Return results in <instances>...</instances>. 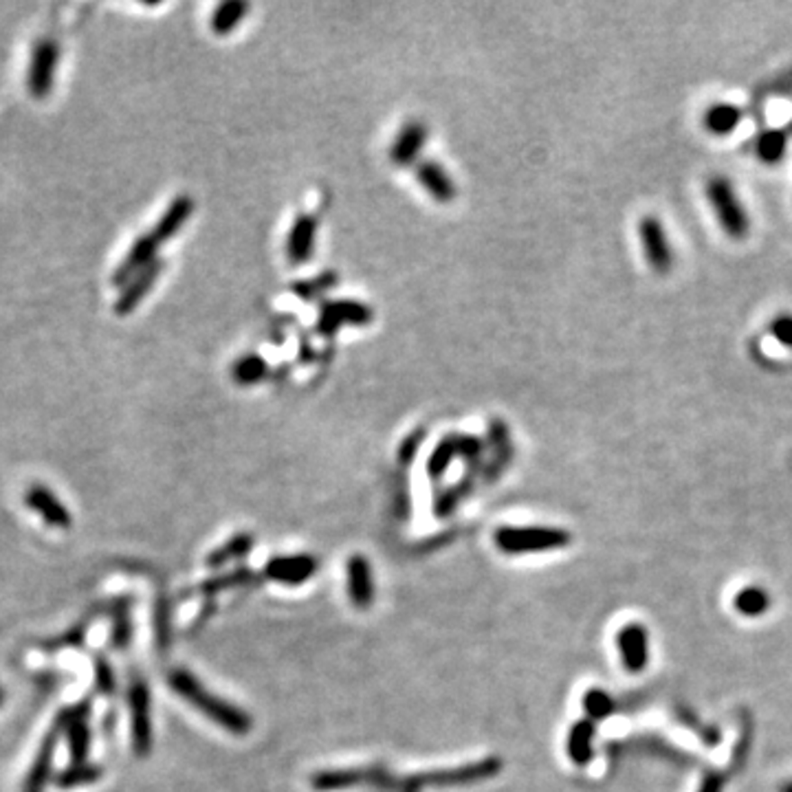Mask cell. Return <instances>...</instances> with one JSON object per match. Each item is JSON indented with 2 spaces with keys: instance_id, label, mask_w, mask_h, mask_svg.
I'll return each mask as SVG.
<instances>
[{
  "instance_id": "cb8c5ba5",
  "label": "cell",
  "mask_w": 792,
  "mask_h": 792,
  "mask_svg": "<svg viewBox=\"0 0 792 792\" xmlns=\"http://www.w3.org/2000/svg\"><path fill=\"white\" fill-rule=\"evenodd\" d=\"M458 458L465 462V478L476 482L482 476L487 462V442L485 438L473 434H456Z\"/></svg>"
},
{
  "instance_id": "4fadbf2b",
  "label": "cell",
  "mask_w": 792,
  "mask_h": 792,
  "mask_svg": "<svg viewBox=\"0 0 792 792\" xmlns=\"http://www.w3.org/2000/svg\"><path fill=\"white\" fill-rule=\"evenodd\" d=\"M163 269H166V260H163V258H157L150 267H146L139 276H134L132 280L122 288V293H119L117 302H114V313L122 317L131 315L134 308L146 300L148 293L152 291L154 284H157L159 278H161Z\"/></svg>"
},
{
  "instance_id": "2e32d148",
  "label": "cell",
  "mask_w": 792,
  "mask_h": 792,
  "mask_svg": "<svg viewBox=\"0 0 792 792\" xmlns=\"http://www.w3.org/2000/svg\"><path fill=\"white\" fill-rule=\"evenodd\" d=\"M427 126L421 119H410L401 126L395 143L390 148V161L398 168L412 166L418 161V154L423 152L427 143Z\"/></svg>"
},
{
  "instance_id": "7bdbcfd3",
  "label": "cell",
  "mask_w": 792,
  "mask_h": 792,
  "mask_svg": "<svg viewBox=\"0 0 792 792\" xmlns=\"http://www.w3.org/2000/svg\"><path fill=\"white\" fill-rule=\"evenodd\" d=\"M3 698H5V696H3V691H0V705H3Z\"/></svg>"
},
{
  "instance_id": "8fae6325",
  "label": "cell",
  "mask_w": 792,
  "mask_h": 792,
  "mask_svg": "<svg viewBox=\"0 0 792 792\" xmlns=\"http://www.w3.org/2000/svg\"><path fill=\"white\" fill-rule=\"evenodd\" d=\"M639 236L642 253H645V260L650 264V269H654L656 273H667L674 264V251H671L669 241H667V233L662 223L656 216H645L639 223Z\"/></svg>"
},
{
  "instance_id": "f1b7e54d",
  "label": "cell",
  "mask_w": 792,
  "mask_h": 792,
  "mask_svg": "<svg viewBox=\"0 0 792 792\" xmlns=\"http://www.w3.org/2000/svg\"><path fill=\"white\" fill-rule=\"evenodd\" d=\"M456 458H458L456 434L442 436L441 441H438V445L432 450L430 458H427V476H430L432 480H441Z\"/></svg>"
},
{
  "instance_id": "6da1fadb",
  "label": "cell",
  "mask_w": 792,
  "mask_h": 792,
  "mask_svg": "<svg viewBox=\"0 0 792 792\" xmlns=\"http://www.w3.org/2000/svg\"><path fill=\"white\" fill-rule=\"evenodd\" d=\"M168 682H170L174 694H178L183 700H187L194 709L201 711L207 720H212L214 724L221 726L223 731L238 737L251 733L253 717L249 715L247 711H242L241 706L233 705V702L207 691L205 685H203L196 676L189 674L187 669H174L172 674L168 676Z\"/></svg>"
},
{
  "instance_id": "60d3db41",
  "label": "cell",
  "mask_w": 792,
  "mask_h": 792,
  "mask_svg": "<svg viewBox=\"0 0 792 792\" xmlns=\"http://www.w3.org/2000/svg\"><path fill=\"white\" fill-rule=\"evenodd\" d=\"M720 790H722L720 777H714V779L705 781V786H702L700 792H720Z\"/></svg>"
},
{
  "instance_id": "ba28073f",
  "label": "cell",
  "mask_w": 792,
  "mask_h": 792,
  "mask_svg": "<svg viewBox=\"0 0 792 792\" xmlns=\"http://www.w3.org/2000/svg\"><path fill=\"white\" fill-rule=\"evenodd\" d=\"M487 447H489V458L485 462V469H482V482L491 485L497 478L502 476L515 456V447H513L511 430L502 418H491L489 427H487Z\"/></svg>"
},
{
  "instance_id": "7402d4cb",
  "label": "cell",
  "mask_w": 792,
  "mask_h": 792,
  "mask_svg": "<svg viewBox=\"0 0 792 792\" xmlns=\"http://www.w3.org/2000/svg\"><path fill=\"white\" fill-rule=\"evenodd\" d=\"M595 722L584 720L575 722L572 729L568 731V740H566V751L568 757L575 766H586L590 764L592 757H595V749H592V740H595Z\"/></svg>"
},
{
  "instance_id": "5bb4252c",
  "label": "cell",
  "mask_w": 792,
  "mask_h": 792,
  "mask_svg": "<svg viewBox=\"0 0 792 792\" xmlns=\"http://www.w3.org/2000/svg\"><path fill=\"white\" fill-rule=\"evenodd\" d=\"M157 251H159V242L154 241L152 233H146V236H139L137 241L132 242V247L128 249L126 258H123L122 264L114 269L113 273V284L117 288H123L128 282L132 280L134 276L143 271L146 267L157 260Z\"/></svg>"
},
{
  "instance_id": "d6a6232c",
  "label": "cell",
  "mask_w": 792,
  "mask_h": 792,
  "mask_svg": "<svg viewBox=\"0 0 792 792\" xmlns=\"http://www.w3.org/2000/svg\"><path fill=\"white\" fill-rule=\"evenodd\" d=\"M253 579H256L253 570H249V568H236V570L227 572V575L214 577V579L203 581V584L198 586V592H201V595H207L209 596V595H216V592L229 590V587L247 586L249 581H253Z\"/></svg>"
},
{
  "instance_id": "83f0119b",
  "label": "cell",
  "mask_w": 792,
  "mask_h": 792,
  "mask_svg": "<svg viewBox=\"0 0 792 792\" xmlns=\"http://www.w3.org/2000/svg\"><path fill=\"white\" fill-rule=\"evenodd\" d=\"M740 119H742L740 108L733 106V104H714V106L705 113V126L711 134L722 137V134L733 132L737 123H740Z\"/></svg>"
},
{
  "instance_id": "603a6c76",
  "label": "cell",
  "mask_w": 792,
  "mask_h": 792,
  "mask_svg": "<svg viewBox=\"0 0 792 792\" xmlns=\"http://www.w3.org/2000/svg\"><path fill=\"white\" fill-rule=\"evenodd\" d=\"M313 790L317 792H341L366 786V773L363 769H335L320 770L311 777Z\"/></svg>"
},
{
  "instance_id": "4316f807",
  "label": "cell",
  "mask_w": 792,
  "mask_h": 792,
  "mask_svg": "<svg viewBox=\"0 0 792 792\" xmlns=\"http://www.w3.org/2000/svg\"><path fill=\"white\" fill-rule=\"evenodd\" d=\"M473 487H476V482L469 480V478H462V480L456 482V485L438 489L434 496V515L438 520H447V517H451L453 511L460 506V502L465 500L469 493H473Z\"/></svg>"
},
{
  "instance_id": "f546056e",
  "label": "cell",
  "mask_w": 792,
  "mask_h": 792,
  "mask_svg": "<svg viewBox=\"0 0 792 792\" xmlns=\"http://www.w3.org/2000/svg\"><path fill=\"white\" fill-rule=\"evenodd\" d=\"M786 146H788V139H786L784 131H764L757 137L755 141V154L761 163H769L775 166L784 159Z\"/></svg>"
},
{
  "instance_id": "3957f363",
  "label": "cell",
  "mask_w": 792,
  "mask_h": 792,
  "mask_svg": "<svg viewBox=\"0 0 792 792\" xmlns=\"http://www.w3.org/2000/svg\"><path fill=\"white\" fill-rule=\"evenodd\" d=\"M706 198H709L711 207H714L715 218L720 221L722 229H724L726 236L744 238L751 229L749 214H746L744 205L737 198L733 186H731L729 178L724 177H714L706 183Z\"/></svg>"
},
{
  "instance_id": "ac0fdd59",
  "label": "cell",
  "mask_w": 792,
  "mask_h": 792,
  "mask_svg": "<svg viewBox=\"0 0 792 792\" xmlns=\"http://www.w3.org/2000/svg\"><path fill=\"white\" fill-rule=\"evenodd\" d=\"M616 642H619L623 665H625V669L630 674H639V671L645 669L647 660H650L645 627L639 625V623H630V625L621 627Z\"/></svg>"
},
{
  "instance_id": "52a82bcc",
  "label": "cell",
  "mask_w": 792,
  "mask_h": 792,
  "mask_svg": "<svg viewBox=\"0 0 792 792\" xmlns=\"http://www.w3.org/2000/svg\"><path fill=\"white\" fill-rule=\"evenodd\" d=\"M128 702H131V720H132V749L139 757H148L152 751V709H150V689L146 680L134 678L128 689Z\"/></svg>"
},
{
  "instance_id": "ffe728a7",
  "label": "cell",
  "mask_w": 792,
  "mask_h": 792,
  "mask_svg": "<svg viewBox=\"0 0 792 792\" xmlns=\"http://www.w3.org/2000/svg\"><path fill=\"white\" fill-rule=\"evenodd\" d=\"M192 212H194V201L187 196V194H181V196L174 198L166 212H163V216L157 221V225L152 227L154 241H157L159 245H163V242H168L170 238L177 236V233L186 227Z\"/></svg>"
},
{
  "instance_id": "74e56055",
  "label": "cell",
  "mask_w": 792,
  "mask_h": 792,
  "mask_svg": "<svg viewBox=\"0 0 792 792\" xmlns=\"http://www.w3.org/2000/svg\"><path fill=\"white\" fill-rule=\"evenodd\" d=\"M425 436H427V432L423 430V427H418V430L412 432V434H407L405 438H403V442L398 445V453H396L398 465L407 467L414 462L416 453H418V450H421V442L425 441Z\"/></svg>"
},
{
  "instance_id": "9c48e42d",
  "label": "cell",
  "mask_w": 792,
  "mask_h": 792,
  "mask_svg": "<svg viewBox=\"0 0 792 792\" xmlns=\"http://www.w3.org/2000/svg\"><path fill=\"white\" fill-rule=\"evenodd\" d=\"M320 570V561L313 555L300 552V555H280L271 557V560L264 564L262 575L269 581L280 586H302L311 579L315 572Z\"/></svg>"
},
{
  "instance_id": "7a4b0ae2",
  "label": "cell",
  "mask_w": 792,
  "mask_h": 792,
  "mask_svg": "<svg viewBox=\"0 0 792 792\" xmlns=\"http://www.w3.org/2000/svg\"><path fill=\"white\" fill-rule=\"evenodd\" d=\"M572 535L555 526H500L493 533L497 551L505 555H533V552L561 551Z\"/></svg>"
},
{
  "instance_id": "8d00e7d4",
  "label": "cell",
  "mask_w": 792,
  "mask_h": 792,
  "mask_svg": "<svg viewBox=\"0 0 792 792\" xmlns=\"http://www.w3.org/2000/svg\"><path fill=\"white\" fill-rule=\"evenodd\" d=\"M99 777H102V769H97V766L76 764L73 769L64 770V773L58 777V784L62 786V788H68V786L91 784V781H97Z\"/></svg>"
},
{
  "instance_id": "7c38bea8",
  "label": "cell",
  "mask_w": 792,
  "mask_h": 792,
  "mask_svg": "<svg viewBox=\"0 0 792 792\" xmlns=\"http://www.w3.org/2000/svg\"><path fill=\"white\" fill-rule=\"evenodd\" d=\"M346 590L357 610H368L375 604V575L370 561L363 555H350L346 561Z\"/></svg>"
},
{
  "instance_id": "5b68a950",
  "label": "cell",
  "mask_w": 792,
  "mask_h": 792,
  "mask_svg": "<svg viewBox=\"0 0 792 792\" xmlns=\"http://www.w3.org/2000/svg\"><path fill=\"white\" fill-rule=\"evenodd\" d=\"M59 67V44L51 38H42L33 44L32 59H29L27 88L29 95L36 99L49 97L56 84Z\"/></svg>"
},
{
  "instance_id": "ab89813d",
  "label": "cell",
  "mask_w": 792,
  "mask_h": 792,
  "mask_svg": "<svg viewBox=\"0 0 792 792\" xmlns=\"http://www.w3.org/2000/svg\"><path fill=\"white\" fill-rule=\"evenodd\" d=\"M95 667H97V669H95V676H97L99 691H102V694H106V696H111L113 691H114V674H113L111 665H108V660L97 659V662H95Z\"/></svg>"
},
{
  "instance_id": "836d02e7",
  "label": "cell",
  "mask_w": 792,
  "mask_h": 792,
  "mask_svg": "<svg viewBox=\"0 0 792 792\" xmlns=\"http://www.w3.org/2000/svg\"><path fill=\"white\" fill-rule=\"evenodd\" d=\"M132 641V619H131V599H122L114 607L113 619V645L123 650Z\"/></svg>"
},
{
  "instance_id": "277c9868",
  "label": "cell",
  "mask_w": 792,
  "mask_h": 792,
  "mask_svg": "<svg viewBox=\"0 0 792 792\" xmlns=\"http://www.w3.org/2000/svg\"><path fill=\"white\" fill-rule=\"evenodd\" d=\"M502 760L500 757H485L480 761H469V764L453 766V769H442V770H430V773H416L414 779L418 788H427V786H441V788H450V786H469L478 784V781L493 779L496 775H500L502 770Z\"/></svg>"
},
{
  "instance_id": "e575fe53",
  "label": "cell",
  "mask_w": 792,
  "mask_h": 792,
  "mask_svg": "<svg viewBox=\"0 0 792 792\" xmlns=\"http://www.w3.org/2000/svg\"><path fill=\"white\" fill-rule=\"evenodd\" d=\"M769 605L770 599L761 587H746L735 596V610H740L746 616H760L761 612L769 610Z\"/></svg>"
},
{
  "instance_id": "e0dca14e",
  "label": "cell",
  "mask_w": 792,
  "mask_h": 792,
  "mask_svg": "<svg viewBox=\"0 0 792 792\" xmlns=\"http://www.w3.org/2000/svg\"><path fill=\"white\" fill-rule=\"evenodd\" d=\"M315 216H311V214H297V218L291 225V232L287 236V258L293 267H300V264H306L311 260L313 251H315Z\"/></svg>"
},
{
  "instance_id": "d590c367",
  "label": "cell",
  "mask_w": 792,
  "mask_h": 792,
  "mask_svg": "<svg viewBox=\"0 0 792 792\" xmlns=\"http://www.w3.org/2000/svg\"><path fill=\"white\" fill-rule=\"evenodd\" d=\"M581 705H584L587 720H592V722L604 720V717L610 715L616 706L614 700H612V696L604 689L586 691L584 702H581Z\"/></svg>"
},
{
  "instance_id": "1f68e13d",
  "label": "cell",
  "mask_w": 792,
  "mask_h": 792,
  "mask_svg": "<svg viewBox=\"0 0 792 792\" xmlns=\"http://www.w3.org/2000/svg\"><path fill=\"white\" fill-rule=\"evenodd\" d=\"M337 280H340V276H337L335 271H323L320 276L311 278V280H296L291 284V291L293 296H297L300 300L311 302L315 300V297H322L323 293L331 291L332 287H337Z\"/></svg>"
},
{
  "instance_id": "30bf717a",
  "label": "cell",
  "mask_w": 792,
  "mask_h": 792,
  "mask_svg": "<svg viewBox=\"0 0 792 792\" xmlns=\"http://www.w3.org/2000/svg\"><path fill=\"white\" fill-rule=\"evenodd\" d=\"M88 715H91V702H79L59 715V729L67 731L68 751H71L73 764H86L88 751H91V729H88Z\"/></svg>"
},
{
  "instance_id": "d6986e66",
  "label": "cell",
  "mask_w": 792,
  "mask_h": 792,
  "mask_svg": "<svg viewBox=\"0 0 792 792\" xmlns=\"http://www.w3.org/2000/svg\"><path fill=\"white\" fill-rule=\"evenodd\" d=\"M416 181L425 187V192L434 198L436 203H451L456 198L458 189L456 183L451 181L450 172L436 161H421L416 166Z\"/></svg>"
},
{
  "instance_id": "4dcf8cb0",
  "label": "cell",
  "mask_w": 792,
  "mask_h": 792,
  "mask_svg": "<svg viewBox=\"0 0 792 792\" xmlns=\"http://www.w3.org/2000/svg\"><path fill=\"white\" fill-rule=\"evenodd\" d=\"M269 366L260 355H242L232 366V378L238 386H256L267 377Z\"/></svg>"
},
{
  "instance_id": "9a60e30c",
  "label": "cell",
  "mask_w": 792,
  "mask_h": 792,
  "mask_svg": "<svg viewBox=\"0 0 792 792\" xmlns=\"http://www.w3.org/2000/svg\"><path fill=\"white\" fill-rule=\"evenodd\" d=\"M24 502L33 513H38L49 526L56 528H68L73 524V515L68 513L64 502L53 493L49 487L44 485H32L24 493Z\"/></svg>"
},
{
  "instance_id": "d4e9b609",
  "label": "cell",
  "mask_w": 792,
  "mask_h": 792,
  "mask_svg": "<svg viewBox=\"0 0 792 792\" xmlns=\"http://www.w3.org/2000/svg\"><path fill=\"white\" fill-rule=\"evenodd\" d=\"M249 9H251V5L245 3V0H225L212 12L209 27L216 36H227L245 20Z\"/></svg>"
},
{
  "instance_id": "b9f144b4",
  "label": "cell",
  "mask_w": 792,
  "mask_h": 792,
  "mask_svg": "<svg viewBox=\"0 0 792 792\" xmlns=\"http://www.w3.org/2000/svg\"><path fill=\"white\" fill-rule=\"evenodd\" d=\"M781 792H792V781H790V784H786L784 788H781Z\"/></svg>"
},
{
  "instance_id": "f35d334b",
  "label": "cell",
  "mask_w": 792,
  "mask_h": 792,
  "mask_svg": "<svg viewBox=\"0 0 792 792\" xmlns=\"http://www.w3.org/2000/svg\"><path fill=\"white\" fill-rule=\"evenodd\" d=\"M769 331L781 346L790 348L792 350V315H788V313H781V315L773 317V322L769 323Z\"/></svg>"
},
{
  "instance_id": "8992f818",
  "label": "cell",
  "mask_w": 792,
  "mask_h": 792,
  "mask_svg": "<svg viewBox=\"0 0 792 792\" xmlns=\"http://www.w3.org/2000/svg\"><path fill=\"white\" fill-rule=\"evenodd\" d=\"M372 317L375 311L359 300H328L322 302L315 328L322 337H332L341 326H368Z\"/></svg>"
},
{
  "instance_id": "44dd1931",
  "label": "cell",
  "mask_w": 792,
  "mask_h": 792,
  "mask_svg": "<svg viewBox=\"0 0 792 792\" xmlns=\"http://www.w3.org/2000/svg\"><path fill=\"white\" fill-rule=\"evenodd\" d=\"M59 724L56 731H51L47 737H44L42 746L36 753V760H33L32 770H29L27 779H24L23 792H44V786H47L49 777H51V766H53V755H56V746H58V737H59Z\"/></svg>"
},
{
  "instance_id": "484cf974",
  "label": "cell",
  "mask_w": 792,
  "mask_h": 792,
  "mask_svg": "<svg viewBox=\"0 0 792 792\" xmlns=\"http://www.w3.org/2000/svg\"><path fill=\"white\" fill-rule=\"evenodd\" d=\"M253 546H256V537H253L251 533H238V535H233L232 540H227L221 548H216V551L209 552L207 566L209 568H223L225 564H229V561L245 560L249 552L253 551Z\"/></svg>"
}]
</instances>
